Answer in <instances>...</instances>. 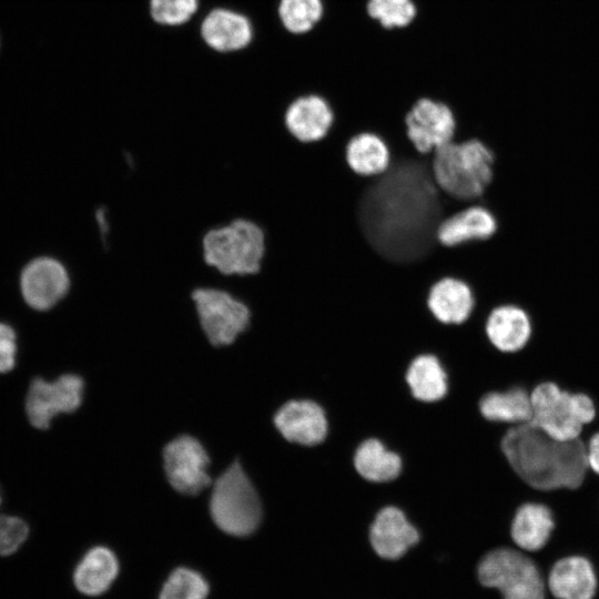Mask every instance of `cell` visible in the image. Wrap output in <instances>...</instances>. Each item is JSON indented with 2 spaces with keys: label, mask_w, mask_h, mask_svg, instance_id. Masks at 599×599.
<instances>
[{
  "label": "cell",
  "mask_w": 599,
  "mask_h": 599,
  "mask_svg": "<svg viewBox=\"0 0 599 599\" xmlns=\"http://www.w3.org/2000/svg\"><path fill=\"white\" fill-rule=\"evenodd\" d=\"M498 229L494 213L480 203H473L444 219L437 229L441 245L457 246L490 238Z\"/></svg>",
  "instance_id": "cell-19"
},
{
  "label": "cell",
  "mask_w": 599,
  "mask_h": 599,
  "mask_svg": "<svg viewBox=\"0 0 599 599\" xmlns=\"http://www.w3.org/2000/svg\"><path fill=\"white\" fill-rule=\"evenodd\" d=\"M1 501H2V495H1V490H0V505H1Z\"/></svg>",
  "instance_id": "cell-34"
},
{
  "label": "cell",
  "mask_w": 599,
  "mask_h": 599,
  "mask_svg": "<svg viewBox=\"0 0 599 599\" xmlns=\"http://www.w3.org/2000/svg\"><path fill=\"white\" fill-rule=\"evenodd\" d=\"M83 379L64 374L53 382L34 378L26 398V413L31 425L45 429L58 414L72 413L82 403Z\"/></svg>",
  "instance_id": "cell-9"
},
{
  "label": "cell",
  "mask_w": 599,
  "mask_h": 599,
  "mask_svg": "<svg viewBox=\"0 0 599 599\" xmlns=\"http://www.w3.org/2000/svg\"><path fill=\"white\" fill-rule=\"evenodd\" d=\"M354 465L362 477L376 483L393 480L402 470L399 456L387 450L377 439H368L359 445Z\"/></svg>",
  "instance_id": "cell-25"
},
{
  "label": "cell",
  "mask_w": 599,
  "mask_h": 599,
  "mask_svg": "<svg viewBox=\"0 0 599 599\" xmlns=\"http://www.w3.org/2000/svg\"><path fill=\"white\" fill-rule=\"evenodd\" d=\"M530 400V424L559 440L580 438L597 416L596 404L588 394L561 388L554 382L536 385Z\"/></svg>",
  "instance_id": "cell-5"
},
{
  "label": "cell",
  "mask_w": 599,
  "mask_h": 599,
  "mask_svg": "<svg viewBox=\"0 0 599 599\" xmlns=\"http://www.w3.org/2000/svg\"><path fill=\"white\" fill-rule=\"evenodd\" d=\"M476 305L468 283L453 276L438 280L429 290L427 307L434 318L444 325H461L469 319Z\"/></svg>",
  "instance_id": "cell-21"
},
{
  "label": "cell",
  "mask_w": 599,
  "mask_h": 599,
  "mask_svg": "<svg viewBox=\"0 0 599 599\" xmlns=\"http://www.w3.org/2000/svg\"><path fill=\"white\" fill-rule=\"evenodd\" d=\"M485 334L498 352L518 353L530 342L532 321L522 306L515 303L499 304L486 317Z\"/></svg>",
  "instance_id": "cell-15"
},
{
  "label": "cell",
  "mask_w": 599,
  "mask_h": 599,
  "mask_svg": "<svg viewBox=\"0 0 599 599\" xmlns=\"http://www.w3.org/2000/svg\"><path fill=\"white\" fill-rule=\"evenodd\" d=\"M500 448L519 479L537 491L576 489L589 471L581 438L559 440L530 423L508 427Z\"/></svg>",
  "instance_id": "cell-2"
},
{
  "label": "cell",
  "mask_w": 599,
  "mask_h": 599,
  "mask_svg": "<svg viewBox=\"0 0 599 599\" xmlns=\"http://www.w3.org/2000/svg\"><path fill=\"white\" fill-rule=\"evenodd\" d=\"M209 591V583L200 572L180 567L165 580L159 599H206Z\"/></svg>",
  "instance_id": "cell-29"
},
{
  "label": "cell",
  "mask_w": 599,
  "mask_h": 599,
  "mask_svg": "<svg viewBox=\"0 0 599 599\" xmlns=\"http://www.w3.org/2000/svg\"><path fill=\"white\" fill-rule=\"evenodd\" d=\"M557 599H593L598 579L592 562L582 555H567L551 567L546 582Z\"/></svg>",
  "instance_id": "cell-17"
},
{
  "label": "cell",
  "mask_w": 599,
  "mask_h": 599,
  "mask_svg": "<svg viewBox=\"0 0 599 599\" xmlns=\"http://www.w3.org/2000/svg\"><path fill=\"white\" fill-rule=\"evenodd\" d=\"M556 527L555 514L547 504L527 500L515 509L509 525V536L518 549L537 552L549 545Z\"/></svg>",
  "instance_id": "cell-16"
},
{
  "label": "cell",
  "mask_w": 599,
  "mask_h": 599,
  "mask_svg": "<svg viewBox=\"0 0 599 599\" xmlns=\"http://www.w3.org/2000/svg\"><path fill=\"white\" fill-rule=\"evenodd\" d=\"M119 569L118 558L112 550L102 546L93 547L78 562L73 582L81 593L99 596L111 587Z\"/></svg>",
  "instance_id": "cell-23"
},
{
  "label": "cell",
  "mask_w": 599,
  "mask_h": 599,
  "mask_svg": "<svg viewBox=\"0 0 599 599\" xmlns=\"http://www.w3.org/2000/svg\"><path fill=\"white\" fill-rule=\"evenodd\" d=\"M480 583L495 588L502 599H545L546 581L525 551L498 547L487 552L477 569Z\"/></svg>",
  "instance_id": "cell-8"
},
{
  "label": "cell",
  "mask_w": 599,
  "mask_h": 599,
  "mask_svg": "<svg viewBox=\"0 0 599 599\" xmlns=\"http://www.w3.org/2000/svg\"><path fill=\"white\" fill-rule=\"evenodd\" d=\"M406 380L413 395L423 402H435L447 393V376L433 355H422L410 364Z\"/></svg>",
  "instance_id": "cell-26"
},
{
  "label": "cell",
  "mask_w": 599,
  "mask_h": 599,
  "mask_svg": "<svg viewBox=\"0 0 599 599\" xmlns=\"http://www.w3.org/2000/svg\"><path fill=\"white\" fill-rule=\"evenodd\" d=\"M199 35L207 49L219 54H235L248 49L255 26L245 12L225 6L211 8L202 17Z\"/></svg>",
  "instance_id": "cell-11"
},
{
  "label": "cell",
  "mask_w": 599,
  "mask_h": 599,
  "mask_svg": "<svg viewBox=\"0 0 599 599\" xmlns=\"http://www.w3.org/2000/svg\"><path fill=\"white\" fill-rule=\"evenodd\" d=\"M29 535L27 522L17 516L0 515V556L16 552Z\"/></svg>",
  "instance_id": "cell-31"
},
{
  "label": "cell",
  "mask_w": 599,
  "mask_h": 599,
  "mask_svg": "<svg viewBox=\"0 0 599 599\" xmlns=\"http://www.w3.org/2000/svg\"><path fill=\"white\" fill-rule=\"evenodd\" d=\"M335 120L334 111L322 95L309 93L295 98L284 111L287 132L302 143L323 140Z\"/></svg>",
  "instance_id": "cell-14"
},
{
  "label": "cell",
  "mask_w": 599,
  "mask_h": 599,
  "mask_svg": "<svg viewBox=\"0 0 599 599\" xmlns=\"http://www.w3.org/2000/svg\"><path fill=\"white\" fill-rule=\"evenodd\" d=\"M386 144L389 166L380 175L364 176L357 220L364 236L382 256L413 262L439 244L440 222L470 204L439 190L432 173V153H419L407 135Z\"/></svg>",
  "instance_id": "cell-1"
},
{
  "label": "cell",
  "mask_w": 599,
  "mask_h": 599,
  "mask_svg": "<svg viewBox=\"0 0 599 599\" xmlns=\"http://www.w3.org/2000/svg\"><path fill=\"white\" fill-rule=\"evenodd\" d=\"M406 133L415 149L430 154L454 140L456 119L444 102L430 98L418 99L405 116Z\"/></svg>",
  "instance_id": "cell-13"
},
{
  "label": "cell",
  "mask_w": 599,
  "mask_h": 599,
  "mask_svg": "<svg viewBox=\"0 0 599 599\" xmlns=\"http://www.w3.org/2000/svg\"><path fill=\"white\" fill-rule=\"evenodd\" d=\"M190 298L204 335L214 346L232 344L251 325L250 304L223 284L199 285Z\"/></svg>",
  "instance_id": "cell-7"
},
{
  "label": "cell",
  "mask_w": 599,
  "mask_h": 599,
  "mask_svg": "<svg viewBox=\"0 0 599 599\" xmlns=\"http://www.w3.org/2000/svg\"><path fill=\"white\" fill-rule=\"evenodd\" d=\"M201 9V0H148V12L161 28H181Z\"/></svg>",
  "instance_id": "cell-30"
},
{
  "label": "cell",
  "mask_w": 599,
  "mask_h": 599,
  "mask_svg": "<svg viewBox=\"0 0 599 599\" xmlns=\"http://www.w3.org/2000/svg\"><path fill=\"white\" fill-rule=\"evenodd\" d=\"M495 155L480 140L450 141L432 153V173L439 190L456 201L477 203L494 177Z\"/></svg>",
  "instance_id": "cell-4"
},
{
  "label": "cell",
  "mask_w": 599,
  "mask_h": 599,
  "mask_svg": "<svg viewBox=\"0 0 599 599\" xmlns=\"http://www.w3.org/2000/svg\"><path fill=\"white\" fill-rule=\"evenodd\" d=\"M478 409L488 423L508 427L528 424L532 416L530 390L521 385L489 390L480 397Z\"/></svg>",
  "instance_id": "cell-22"
},
{
  "label": "cell",
  "mask_w": 599,
  "mask_h": 599,
  "mask_svg": "<svg viewBox=\"0 0 599 599\" xmlns=\"http://www.w3.org/2000/svg\"><path fill=\"white\" fill-rule=\"evenodd\" d=\"M72 277L67 265L53 256L31 260L20 275L24 302L33 309L48 311L69 294Z\"/></svg>",
  "instance_id": "cell-10"
},
{
  "label": "cell",
  "mask_w": 599,
  "mask_h": 599,
  "mask_svg": "<svg viewBox=\"0 0 599 599\" xmlns=\"http://www.w3.org/2000/svg\"><path fill=\"white\" fill-rule=\"evenodd\" d=\"M163 458L166 477L179 493L196 495L210 485V459L194 437L182 435L170 441L164 448Z\"/></svg>",
  "instance_id": "cell-12"
},
{
  "label": "cell",
  "mask_w": 599,
  "mask_h": 599,
  "mask_svg": "<svg viewBox=\"0 0 599 599\" xmlns=\"http://www.w3.org/2000/svg\"><path fill=\"white\" fill-rule=\"evenodd\" d=\"M210 511L224 532L244 537L253 534L262 519L258 495L240 463H233L214 483Z\"/></svg>",
  "instance_id": "cell-6"
},
{
  "label": "cell",
  "mask_w": 599,
  "mask_h": 599,
  "mask_svg": "<svg viewBox=\"0 0 599 599\" xmlns=\"http://www.w3.org/2000/svg\"><path fill=\"white\" fill-rule=\"evenodd\" d=\"M277 17L283 29L294 35L312 32L324 17L323 0H278Z\"/></svg>",
  "instance_id": "cell-27"
},
{
  "label": "cell",
  "mask_w": 599,
  "mask_h": 599,
  "mask_svg": "<svg viewBox=\"0 0 599 599\" xmlns=\"http://www.w3.org/2000/svg\"><path fill=\"white\" fill-rule=\"evenodd\" d=\"M17 335L14 329L0 322V374L10 372L16 364Z\"/></svg>",
  "instance_id": "cell-32"
},
{
  "label": "cell",
  "mask_w": 599,
  "mask_h": 599,
  "mask_svg": "<svg viewBox=\"0 0 599 599\" xmlns=\"http://www.w3.org/2000/svg\"><path fill=\"white\" fill-rule=\"evenodd\" d=\"M369 539L379 557L395 560L418 542L419 534L400 509L385 507L370 526Z\"/></svg>",
  "instance_id": "cell-20"
},
{
  "label": "cell",
  "mask_w": 599,
  "mask_h": 599,
  "mask_svg": "<svg viewBox=\"0 0 599 599\" xmlns=\"http://www.w3.org/2000/svg\"><path fill=\"white\" fill-rule=\"evenodd\" d=\"M280 433L290 441L312 446L324 440L327 422L324 410L311 400H291L274 417Z\"/></svg>",
  "instance_id": "cell-18"
},
{
  "label": "cell",
  "mask_w": 599,
  "mask_h": 599,
  "mask_svg": "<svg viewBox=\"0 0 599 599\" xmlns=\"http://www.w3.org/2000/svg\"><path fill=\"white\" fill-rule=\"evenodd\" d=\"M586 456L588 469L599 476V430L586 440Z\"/></svg>",
  "instance_id": "cell-33"
},
{
  "label": "cell",
  "mask_w": 599,
  "mask_h": 599,
  "mask_svg": "<svg viewBox=\"0 0 599 599\" xmlns=\"http://www.w3.org/2000/svg\"><path fill=\"white\" fill-rule=\"evenodd\" d=\"M204 265L220 278L258 274L266 255V233L254 220L237 216L207 229L200 242Z\"/></svg>",
  "instance_id": "cell-3"
},
{
  "label": "cell",
  "mask_w": 599,
  "mask_h": 599,
  "mask_svg": "<svg viewBox=\"0 0 599 599\" xmlns=\"http://www.w3.org/2000/svg\"><path fill=\"white\" fill-rule=\"evenodd\" d=\"M366 11L385 30L404 29L417 16L414 0H367Z\"/></svg>",
  "instance_id": "cell-28"
},
{
  "label": "cell",
  "mask_w": 599,
  "mask_h": 599,
  "mask_svg": "<svg viewBox=\"0 0 599 599\" xmlns=\"http://www.w3.org/2000/svg\"><path fill=\"white\" fill-rule=\"evenodd\" d=\"M346 162L361 176L380 175L389 166L390 152L385 140L374 132H361L346 145Z\"/></svg>",
  "instance_id": "cell-24"
}]
</instances>
